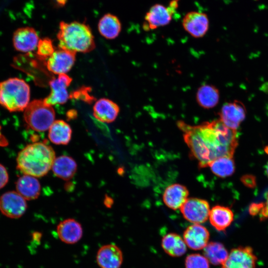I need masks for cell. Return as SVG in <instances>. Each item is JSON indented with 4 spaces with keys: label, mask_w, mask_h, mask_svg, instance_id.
Listing matches in <instances>:
<instances>
[{
    "label": "cell",
    "mask_w": 268,
    "mask_h": 268,
    "mask_svg": "<svg viewBox=\"0 0 268 268\" xmlns=\"http://www.w3.org/2000/svg\"><path fill=\"white\" fill-rule=\"evenodd\" d=\"M55 158V152L51 146L43 142H35L19 152L17 166L25 175L40 177L52 169Z\"/></svg>",
    "instance_id": "7a4b0ae2"
},
{
    "label": "cell",
    "mask_w": 268,
    "mask_h": 268,
    "mask_svg": "<svg viewBox=\"0 0 268 268\" xmlns=\"http://www.w3.org/2000/svg\"><path fill=\"white\" fill-rule=\"evenodd\" d=\"M59 48L74 53H88L94 49V38L89 26L78 21H61L57 34Z\"/></svg>",
    "instance_id": "3957f363"
},
{
    "label": "cell",
    "mask_w": 268,
    "mask_h": 268,
    "mask_svg": "<svg viewBox=\"0 0 268 268\" xmlns=\"http://www.w3.org/2000/svg\"><path fill=\"white\" fill-rule=\"evenodd\" d=\"M93 111V116L96 119L102 122L110 123L116 119L120 112V108L114 101L103 98L95 102Z\"/></svg>",
    "instance_id": "d6986e66"
},
{
    "label": "cell",
    "mask_w": 268,
    "mask_h": 268,
    "mask_svg": "<svg viewBox=\"0 0 268 268\" xmlns=\"http://www.w3.org/2000/svg\"><path fill=\"white\" fill-rule=\"evenodd\" d=\"M265 150L266 151V152L268 154V146H266L265 149ZM266 173L268 176V164H267V166H266Z\"/></svg>",
    "instance_id": "d590c367"
},
{
    "label": "cell",
    "mask_w": 268,
    "mask_h": 268,
    "mask_svg": "<svg viewBox=\"0 0 268 268\" xmlns=\"http://www.w3.org/2000/svg\"><path fill=\"white\" fill-rule=\"evenodd\" d=\"M257 258L249 247L232 249L222 264V268H255Z\"/></svg>",
    "instance_id": "7c38bea8"
},
{
    "label": "cell",
    "mask_w": 268,
    "mask_h": 268,
    "mask_svg": "<svg viewBox=\"0 0 268 268\" xmlns=\"http://www.w3.org/2000/svg\"><path fill=\"white\" fill-rule=\"evenodd\" d=\"M37 48L38 57L41 60L48 59L55 51L52 41L49 38L40 39Z\"/></svg>",
    "instance_id": "f546056e"
},
{
    "label": "cell",
    "mask_w": 268,
    "mask_h": 268,
    "mask_svg": "<svg viewBox=\"0 0 268 268\" xmlns=\"http://www.w3.org/2000/svg\"><path fill=\"white\" fill-rule=\"evenodd\" d=\"M185 268H209V261L204 256L199 254L188 255L185 260Z\"/></svg>",
    "instance_id": "f1b7e54d"
},
{
    "label": "cell",
    "mask_w": 268,
    "mask_h": 268,
    "mask_svg": "<svg viewBox=\"0 0 268 268\" xmlns=\"http://www.w3.org/2000/svg\"><path fill=\"white\" fill-rule=\"evenodd\" d=\"M8 144L7 140L1 132V127L0 126V146H4Z\"/></svg>",
    "instance_id": "836d02e7"
},
{
    "label": "cell",
    "mask_w": 268,
    "mask_h": 268,
    "mask_svg": "<svg viewBox=\"0 0 268 268\" xmlns=\"http://www.w3.org/2000/svg\"><path fill=\"white\" fill-rule=\"evenodd\" d=\"M209 239V231L200 224L189 226L183 233V239L187 246L194 250L203 249L207 245Z\"/></svg>",
    "instance_id": "9a60e30c"
},
{
    "label": "cell",
    "mask_w": 268,
    "mask_h": 268,
    "mask_svg": "<svg viewBox=\"0 0 268 268\" xmlns=\"http://www.w3.org/2000/svg\"><path fill=\"white\" fill-rule=\"evenodd\" d=\"M59 6H64L67 2V0H55Z\"/></svg>",
    "instance_id": "e575fe53"
},
{
    "label": "cell",
    "mask_w": 268,
    "mask_h": 268,
    "mask_svg": "<svg viewBox=\"0 0 268 268\" xmlns=\"http://www.w3.org/2000/svg\"><path fill=\"white\" fill-rule=\"evenodd\" d=\"M203 251L204 256L209 262L214 265H222L229 254L224 245L216 242L208 243Z\"/></svg>",
    "instance_id": "4316f807"
},
{
    "label": "cell",
    "mask_w": 268,
    "mask_h": 268,
    "mask_svg": "<svg viewBox=\"0 0 268 268\" xmlns=\"http://www.w3.org/2000/svg\"><path fill=\"white\" fill-rule=\"evenodd\" d=\"M96 261L101 268H120L123 261V255L117 245L109 244L98 250Z\"/></svg>",
    "instance_id": "2e32d148"
},
{
    "label": "cell",
    "mask_w": 268,
    "mask_h": 268,
    "mask_svg": "<svg viewBox=\"0 0 268 268\" xmlns=\"http://www.w3.org/2000/svg\"><path fill=\"white\" fill-rule=\"evenodd\" d=\"M40 39L36 30L32 27H24L17 29L13 36V45L18 51L27 53L34 50Z\"/></svg>",
    "instance_id": "5bb4252c"
},
{
    "label": "cell",
    "mask_w": 268,
    "mask_h": 268,
    "mask_svg": "<svg viewBox=\"0 0 268 268\" xmlns=\"http://www.w3.org/2000/svg\"><path fill=\"white\" fill-rule=\"evenodd\" d=\"M75 56L76 53L59 48L47 59V68L54 74H67L74 64Z\"/></svg>",
    "instance_id": "4fadbf2b"
},
{
    "label": "cell",
    "mask_w": 268,
    "mask_h": 268,
    "mask_svg": "<svg viewBox=\"0 0 268 268\" xmlns=\"http://www.w3.org/2000/svg\"><path fill=\"white\" fill-rule=\"evenodd\" d=\"M216 176L225 178L232 175L235 170V164L232 157L223 156L216 159L208 165Z\"/></svg>",
    "instance_id": "83f0119b"
},
{
    "label": "cell",
    "mask_w": 268,
    "mask_h": 268,
    "mask_svg": "<svg viewBox=\"0 0 268 268\" xmlns=\"http://www.w3.org/2000/svg\"><path fill=\"white\" fill-rule=\"evenodd\" d=\"M8 181V175L6 168L0 164V189L7 184Z\"/></svg>",
    "instance_id": "4dcf8cb0"
},
{
    "label": "cell",
    "mask_w": 268,
    "mask_h": 268,
    "mask_svg": "<svg viewBox=\"0 0 268 268\" xmlns=\"http://www.w3.org/2000/svg\"><path fill=\"white\" fill-rule=\"evenodd\" d=\"M25 200L17 192H6L0 198V211L9 218H18L26 211L27 203Z\"/></svg>",
    "instance_id": "ba28073f"
},
{
    "label": "cell",
    "mask_w": 268,
    "mask_h": 268,
    "mask_svg": "<svg viewBox=\"0 0 268 268\" xmlns=\"http://www.w3.org/2000/svg\"><path fill=\"white\" fill-rule=\"evenodd\" d=\"M161 246L166 253L172 257H180L187 251V245L179 235L169 233L165 235L161 241Z\"/></svg>",
    "instance_id": "d4e9b609"
},
{
    "label": "cell",
    "mask_w": 268,
    "mask_h": 268,
    "mask_svg": "<svg viewBox=\"0 0 268 268\" xmlns=\"http://www.w3.org/2000/svg\"><path fill=\"white\" fill-rule=\"evenodd\" d=\"M189 191L184 185L174 184L168 186L163 194V201L169 208L180 209L188 199Z\"/></svg>",
    "instance_id": "ac0fdd59"
},
{
    "label": "cell",
    "mask_w": 268,
    "mask_h": 268,
    "mask_svg": "<svg viewBox=\"0 0 268 268\" xmlns=\"http://www.w3.org/2000/svg\"><path fill=\"white\" fill-rule=\"evenodd\" d=\"M71 81L72 78L67 74H59L57 78L52 79L49 82L51 92L44 101L52 106L66 103L69 97L67 87Z\"/></svg>",
    "instance_id": "30bf717a"
},
{
    "label": "cell",
    "mask_w": 268,
    "mask_h": 268,
    "mask_svg": "<svg viewBox=\"0 0 268 268\" xmlns=\"http://www.w3.org/2000/svg\"><path fill=\"white\" fill-rule=\"evenodd\" d=\"M209 19L205 13L198 11L187 12L182 19L186 31L194 38L203 37L209 28Z\"/></svg>",
    "instance_id": "8fae6325"
},
{
    "label": "cell",
    "mask_w": 268,
    "mask_h": 268,
    "mask_svg": "<svg viewBox=\"0 0 268 268\" xmlns=\"http://www.w3.org/2000/svg\"><path fill=\"white\" fill-rule=\"evenodd\" d=\"M196 99L201 107L204 109H211L218 104L219 92L213 85L204 84L198 89Z\"/></svg>",
    "instance_id": "484cf974"
},
{
    "label": "cell",
    "mask_w": 268,
    "mask_h": 268,
    "mask_svg": "<svg viewBox=\"0 0 268 268\" xmlns=\"http://www.w3.org/2000/svg\"><path fill=\"white\" fill-rule=\"evenodd\" d=\"M242 181L244 183L249 187H253V185H255V179H253V177L252 176H245L242 180Z\"/></svg>",
    "instance_id": "d6a6232c"
},
{
    "label": "cell",
    "mask_w": 268,
    "mask_h": 268,
    "mask_svg": "<svg viewBox=\"0 0 268 268\" xmlns=\"http://www.w3.org/2000/svg\"><path fill=\"white\" fill-rule=\"evenodd\" d=\"M209 221L218 231H223L227 228L233 220V213L228 207L215 205L210 210Z\"/></svg>",
    "instance_id": "7402d4cb"
},
{
    "label": "cell",
    "mask_w": 268,
    "mask_h": 268,
    "mask_svg": "<svg viewBox=\"0 0 268 268\" xmlns=\"http://www.w3.org/2000/svg\"><path fill=\"white\" fill-rule=\"evenodd\" d=\"M122 25L119 19L116 15L107 13L104 15L98 23L100 34L104 38L113 39L120 34Z\"/></svg>",
    "instance_id": "cb8c5ba5"
},
{
    "label": "cell",
    "mask_w": 268,
    "mask_h": 268,
    "mask_svg": "<svg viewBox=\"0 0 268 268\" xmlns=\"http://www.w3.org/2000/svg\"><path fill=\"white\" fill-rule=\"evenodd\" d=\"M266 198V201L264 203H261V208L259 214H260L261 219L268 218V193Z\"/></svg>",
    "instance_id": "1f68e13d"
},
{
    "label": "cell",
    "mask_w": 268,
    "mask_h": 268,
    "mask_svg": "<svg viewBox=\"0 0 268 268\" xmlns=\"http://www.w3.org/2000/svg\"><path fill=\"white\" fill-rule=\"evenodd\" d=\"M177 125L200 168L208 167L219 157H233L238 145L236 130L228 128L219 120L196 126L179 121Z\"/></svg>",
    "instance_id": "6da1fadb"
},
{
    "label": "cell",
    "mask_w": 268,
    "mask_h": 268,
    "mask_svg": "<svg viewBox=\"0 0 268 268\" xmlns=\"http://www.w3.org/2000/svg\"><path fill=\"white\" fill-rule=\"evenodd\" d=\"M48 130L49 138L55 144L67 145L71 139V129L64 120H55Z\"/></svg>",
    "instance_id": "44dd1931"
},
{
    "label": "cell",
    "mask_w": 268,
    "mask_h": 268,
    "mask_svg": "<svg viewBox=\"0 0 268 268\" xmlns=\"http://www.w3.org/2000/svg\"><path fill=\"white\" fill-rule=\"evenodd\" d=\"M210 210L206 201L196 198H188L180 208L184 218L193 224L205 222L209 217Z\"/></svg>",
    "instance_id": "52a82bcc"
},
{
    "label": "cell",
    "mask_w": 268,
    "mask_h": 268,
    "mask_svg": "<svg viewBox=\"0 0 268 268\" xmlns=\"http://www.w3.org/2000/svg\"><path fill=\"white\" fill-rule=\"evenodd\" d=\"M52 169L58 177L68 180L71 179L75 174L77 164L72 157L62 155L55 158Z\"/></svg>",
    "instance_id": "603a6c76"
},
{
    "label": "cell",
    "mask_w": 268,
    "mask_h": 268,
    "mask_svg": "<svg viewBox=\"0 0 268 268\" xmlns=\"http://www.w3.org/2000/svg\"><path fill=\"white\" fill-rule=\"evenodd\" d=\"M24 119L27 125L37 132L49 129L55 121V112L52 106L44 99L34 100L24 110Z\"/></svg>",
    "instance_id": "5b68a950"
},
{
    "label": "cell",
    "mask_w": 268,
    "mask_h": 268,
    "mask_svg": "<svg viewBox=\"0 0 268 268\" xmlns=\"http://www.w3.org/2000/svg\"><path fill=\"white\" fill-rule=\"evenodd\" d=\"M16 188L17 192L26 200L37 199L41 191L39 181L35 177L25 174L17 181Z\"/></svg>",
    "instance_id": "ffe728a7"
},
{
    "label": "cell",
    "mask_w": 268,
    "mask_h": 268,
    "mask_svg": "<svg viewBox=\"0 0 268 268\" xmlns=\"http://www.w3.org/2000/svg\"><path fill=\"white\" fill-rule=\"evenodd\" d=\"M30 95L29 86L22 79L10 78L0 82V104L10 112L24 111Z\"/></svg>",
    "instance_id": "277c9868"
},
{
    "label": "cell",
    "mask_w": 268,
    "mask_h": 268,
    "mask_svg": "<svg viewBox=\"0 0 268 268\" xmlns=\"http://www.w3.org/2000/svg\"><path fill=\"white\" fill-rule=\"evenodd\" d=\"M246 110L240 101H234L224 104L219 113V120L228 128L236 130L244 120Z\"/></svg>",
    "instance_id": "9c48e42d"
},
{
    "label": "cell",
    "mask_w": 268,
    "mask_h": 268,
    "mask_svg": "<svg viewBox=\"0 0 268 268\" xmlns=\"http://www.w3.org/2000/svg\"><path fill=\"white\" fill-rule=\"evenodd\" d=\"M179 0H172L167 6L156 3L150 7L144 16V30H154L168 25L178 7Z\"/></svg>",
    "instance_id": "8992f818"
},
{
    "label": "cell",
    "mask_w": 268,
    "mask_h": 268,
    "mask_svg": "<svg viewBox=\"0 0 268 268\" xmlns=\"http://www.w3.org/2000/svg\"><path fill=\"white\" fill-rule=\"evenodd\" d=\"M57 233L62 242L67 244H73L81 239L83 230L78 221L72 218H68L59 223Z\"/></svg>",
    "instance_id": "e0dca14e"
}]
</instances>
